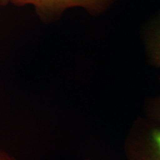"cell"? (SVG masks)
<instances>
[{"label":"cell","instance_id":"cell-1","mask_svg":"<svg viewBox=\"0 0 160 160\" xmlns=\"http://www.w3.org/2000/svg\"><path fill=\"white\" fill-rule=\"evenodd\" d=\"M115 0H10L15 7L31 5L41 21L51 23L61 17L64 12L74 8H82L93 16L108 9Z\"/></svg>","mask_w":160,"mask_h":160},{"label":"cell","instance_id":"cell-2","mask_svg":"<svg viewBox=\"0 0 160 160\" xmlns=\"http://www.w3.org/2000/svg\"><path fill=\"white\" fill-rule=\"evenodd\" d=\"M127 157L128 160H160V127L152 129L145 139L130 144Z\"/></svg>","mask_w":160,"mask_h":160},{"label":"cell","instance_id":"cell-3","mask_svg":"<svg viewBox=\"0 0 160 160\" xmlns=\"http://www.w3.org/2000/svg\"><path fill=\"white\" fill-rule=\"evenodd\" d=\"M152 55L157 65L160 66V30L156 36L152 48Z\"/></svg>","mask_w":160,"mask_h":160},{"label":"cell","instance_id":"cell-4","mask_svg":"<svg viewBox=\"0 0 160 160\" xmlns=\"http://www.w3.org/2000/svg\"><path fill=\"white\" fill-rule=\"evenodd\" d=\"M0 160H17L14 157H12L7 152L0 150Z\"/></svg>","mask_w":160,"mask_h":160},{"label":"cell","instance_id":"cell-5","mask_svg":"<svg viewBox=\"0 0 160 160\" xmlns=\"http://www.w3.org/2000/svg\"><path fill=\"white\" fill-rule=\"evenodd\" d=\"M154 114L158 121L160 122V99L156 103V105L154 106Z\"/></svg>","mask_w":160,"mask_h":160},{"label":"cell","instance_id":"cell-6","mask_svg":"<svg viewBox=\"0 0 160 160\" xmlns=\"http://www.w3.org/2000/svg\"><path fill=\"white\" fill-rule=\"evenodd\" d=\"M10 4V0H0V8L7 7Z\"/></svg>","mask_w":160,"mask_h":160},{"label":"cell","instance_id":"cell-7","mask_svg":"<svg viewBox=\"0 0 160 160\" xmlns=\"http://www.w3.org/2000/svg\"><path fill=\"white\" fill-rule=\"evenodd\" d=\"M85 160H90V159H85Z\"/></svg>","mask_w":160,"mask_h":160}]
</instances>
